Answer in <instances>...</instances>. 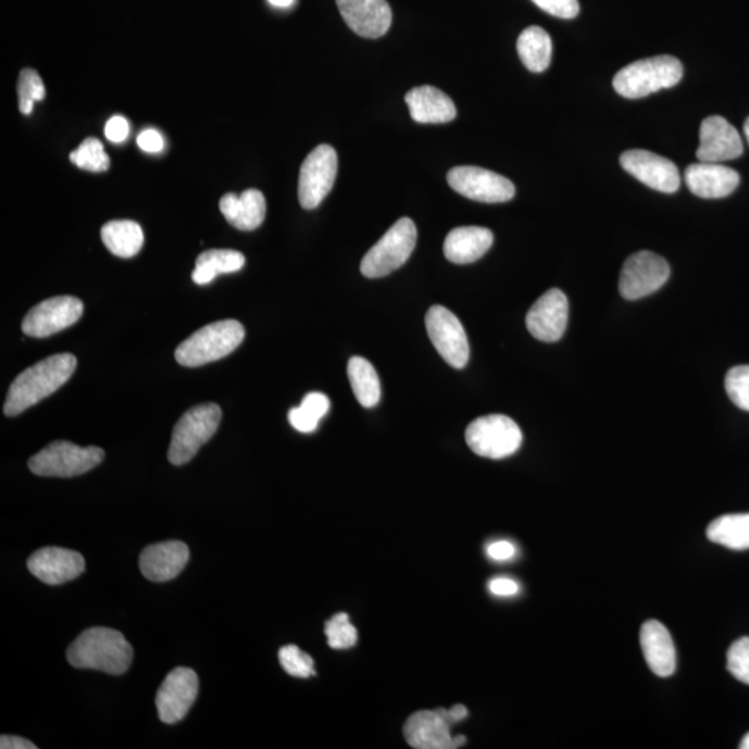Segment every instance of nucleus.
Returning <instances> with one entry per match:
<instances>
[{
  "label": "nucleus",
  "instance_id": "nucleus-15",
  "mask_svg": "<svg viewBox=\"0 0 749 749\" xmlns=\"http://www.w3.org/2000/svg\"><path fill=\"white\" fill-rule=\"evenodd\" d=\"M621 165L633 177L653 190L675 194L682 178L676 164L648 150H627L621 155Z\"/></svg>",
  "mask_w": 749,
  "mask_h": 749
},
{
  "label": "nucleus",
  "instance_id": "nucleus-33",
  "mask_svg": "<svg viewBox=\"0 0 749 749\" xmlns=\"http://www.w3.org/2000/svg\"><path fill=\"white\" fill-rule=\"evenodd\" d=\"M70 160L78 168L102 173L110 167V158L104 152V146L97 138H87L78 149L70 153Z\"/></svg>",
  "mask_w": 749,
  "mask_h": 749
},
{
  "label": "nucleus",
  "instance_id": "nucleus-23",
  "mask_svg": "<svg viewBox=\"0 0 749 749\" xmlns=\"http://www.w3.org/2000/svg\"><path fill=\"white\" fill-rule=\"evenodd\" d=\"M641 650L651 671L660 677L676 671V648L671 633L658 621H648L640 633Z\"/></svg>",
  "mask_w": 749,
  "mask_h": 749
},
{
  "label": "nucleus",
  "instance_id": "nucleus-7",
  "mask_svg": "<svg viewBox=\"0 0 749 749\" xmlns=\"http://www.w3.org/2000/svg\"><path fill=\"white\" fill-rule=\"evenodd\" d=\"M104 459L99 447H79L72 441H53L28 461L33 474L47 477H74L87 474Z\"/></svg>",
  "mask_w": 749,
  "mask_h": 749
},
{
  "label": "nucleus",
  "instance_id": "nucleus-9",
  "mask_svg": "<svg viewBox=\"0 0 749 749\" xmlns=\"http://www.w3.org/2000/svg\"><path fill=\"white\" fill-rule=\"evenodd\" d=\"M338 175V154L329 145H321L307 155L300 168L299 202L305 210L319 208L329 195Z\"/></svg>",
  "mask_w": 749,
  "mask_h": 749
},
{
  "label": "nucleus",
  "instance_id": "nucleus-32",
  "mask_svg": "<svg viewBox=\"0 0 749 749\" xmlns=\"http://www.w3.org/2000/svg\"><path fill=\"white\" fill-rule=\"evenodd\" d=\"M330 401L328 396L313 391L304 397L303 401L296 409L289 411L290 425L301 434H313L319 427L320 421L328 414Z\"/></svg>",
  "mask_w": 749,
  "mask_h": 749
},
{
  "label": "nucleus",
  "instance_id": "nucleus-14",
  "mask_svg": "<svg viewBox=\"0 0 749 749\" xmlns=\"http://www.w3.org/2000/svg\"><path fill=\"white\" fill-rule=\"evenodd\" d=\"M199 691V678L189 667H177L170 673L155 696L160 721L174 725L183 721L192 708Z\"/></svg>",
  "mask_w": 749,
  "mask_h": 749
},
{
  "label": "nucleus",
  "instance_id": "nucleus-34",
  "mask_svg": "<svg viewBox=\"0 0 749 749\" xmlns=\"http://www.w3.org/2000/svg\"><path fill=\"white\" fill-rule=\"evenodd\" d=\"M47 89L42 78L33 68H24L18 78L20 112L25 115L32 114L34 103L45 99Z\"/></svg>",
  "mask_w": 749,
  "mask_h": 749
},
{
  "label": "nucleus",
  "instance_id": "nucleus-24",
  "mask_svg": "<svg viewBox=\"0 0 749 749\" xmlns=\"http://www.w3.org/2000/svg\"><path fill=\"white\" fill-rule=\"evenodd\" d=\"M405 103L414 122L420 124H445L455 118L454 102L445 92L429 85L411 89Z\"/></svg>",
  "mask_w": 749,
  "mask_h": 749
},
{
  "label": "nucleus",
  "instance_id": "nucleus-39",
  "mask_svg": "<svg viewBox=\"0 0 749 749\" xmlns=\"http://www.w3.org/2000/svg\"><path fill=\"white\" fill-rule=\"evenodd\" d=\"M532 2L558 18H575L581 12L579 0H532Z\"/></svg>",
  "mask_w": 749,
  "mask_h": 749
},
{
  "label": "nucleus",
  "instance_id": "nucleus-29",
  "mask_svg": "<svg viewBox=\"0 0 749 749\" xmlns=\"http://www.w3.org/2000/svg\"><path fill=\"white\" fill-rule=\"evenodd\" d=\"M102 240L114 255L130 259L137 255L143 246V230L134 221H110L103 225Z\"/></svg>",
  "mask_w": 749,
  "mask_h": 749
},
{
  "label": "nucleus",
  "instance_id": "nucleus-5",
  "mask_svg": "<svg viewBox=\"0 0 749 749\" xmlns=\"http://www.w3.org/2000/svg\"><path fill=\"white\" fill-rule=\"evenodd\" d=\"M223 412L217 404L192 407L177 422L171 437L168 460L171 464L184 465L194 459L200 447L217 432Z\"/></svg>",
  "mask_w": 749,
  "mask_h": 749
},
{
  "label": "nucleus",
  "instance_id": "nucleus-46",
  "mask_svg": "<svg viewBox=\"0 0 749 749\" xmlns=\"http://www.w3.org/2000/svg\"><path fill=\"white\" fill-rule=\"evenodd\" d=\"M275 8H289L295 3V0H269Z\"/></svg>",
  "mask_w": 749,
  "mask_h": 749
},
{
  "label": "nucleus",
  "instance_id": "nucleus-20",
  "mask_svg": "<svg viewBox=\"0 0 749 749\" xmlns=\"http://www.w3.org/2000/svg\"><path fill=\"white\" fill-rule=\"evenodd\" d=\"M345 22L357 35L376 39L391 25V9L386 0H336Z\"/></svg>",
  "mask_w": 749,
  "mask_h": 749
},
{
  "label": "nucleus",
  "instance_id": "nucleus-44",
  "mask_svg": "<svg viewBox=\"0 0 749 749\" xmlns=\"http://www.w3.org/2000/svg\"><path fill=\"white\" fill-rule=\"evenodd\" d=\"M0 748L2 749H37L38 747L35 746L32 741L25 740L23 737H17V736H7V734H3L2 737H0Z\"/></svg>",
  "mask_w": 749,
  "mask_h": 749
},
{
  "label": "nucleus",
  "instance_id": "nucleus-2",
  "mask_svg": "<svg viewBox=\"0 0 749 749\" xmlns=\"http://www.w3.org/2000/svg\"><path fill=\"white\" fill-rule=\"evenodd\" d=\"M67 660L74 667L93 669L120 676L124 675L133 663L134 650L118 631L92 627L75 638L68 647Z\"/></svg>",
  "mask_w": 749,
  "mask_h": 749
},
{
  "label": "nucleus",
  "instance_id": "nucleus-38",
  "mask_svg": "<svg viewBox=\"0 0 749 749\" xmlns=\"http://www.w3.org/2000/svg\"><path fill=\"white\" fill-rule=\"evenodd\" d=\"M727 669L737 681L749 686V637L740 638L728 648Z\"/></svg>",
  "mask_w": 749,
  "mask_h": 749
},
{
  "label": "nucleus",
  "instance_id": "nucleus-31",
  "mask_svg": "<svg viewBox=\"0 0 749 749\" xmlns=\"http://www.w3.org/2000/svg\"><path fill=\"white\" fill-rule=\"evenodd\" d=\"M708 539L731 548V550H748L749 548V514H732L717 517L707 530Z\"/></svg>",
  "mask_w": 749,
  "mask_h": 749
},
{
  "label": "nucleus",
  "instance_id": "nucleus-42",
  "mask_svg": "<svg viewBox=\"0 0 749 749\" xmlns=\"http://www.w3.org/2000/svg\"><path fill=\"white\" fill-rule=\"evenodd\" d=\"M138 146L146 153H160L164 149L162 134L155 129H145L139 134Z\"/></svg>",
  "mask_w": 749,
  "mask_h": 749
},
{
  "label": "nucleus",
  "instance_id": "nucleus-26",
  "mask_svg": "<svg viewBox=\"0 0 749 749\" xmlns=\"http://www.w3.org/2000/svg\"><path fill=\"white\" fill-rule=\"evenodd\" d=\"M220 210L228 223L240 230L258 229L265 219V198L258 189L242 195L226 194L220 200Z\"/></svg>",
  "mask_w": 749,
  "mask_h": 749
},
{
  "label": "nucleus",
  "instance_id": "nucleus-35",
  "mask_svg": "<svg viewBox=\"0 0 749 749\" xmlns=\"http://www.w3.org/2000/svg\"><path fill=\"white\" fill-rule=\"evenodd\" d=\"M325 635L328 638V645L334 650H346V648L353 647L357 642V628L351 625L349 615L347 613H338L330 617L325 625Z\"/></svg>",
  "mask_w": 749,
  "mask_h": 749
},
{
  "label": "nucleus",
  "instance_id": "nucleus-37",
  "mask_svg": "<svg viewBox=\"0 0 749 749\" xmlns=\"http://www.w3.org/2000/svg\"><path fill=\"white\" fill-rule=\"evenodd\" d=\"M725 386L728 399L738 409L749 412V365L734 366L728 371Z\"/></svg>",
  "mask_w": 749,
  "mask_h": 749
},
{
  "label": "nucleus",
  "instance_id": "nucleus-40",
  "mask_svg": "<svg viewBox=\"0 0 749 749\" xmlns=\"http://www.w3.org/2000/svg\"><path fill=\"white\" fill-rule=\"evenodd\" d=\"M105 138L113 143H122L129 135V123L123 115H114L104 127Z\"/></svg>",
  "mask_w": 749,
  "mask_h": 749
},
{
  "label": "nucleus",
  "instance_id": "nucleus-12",
  "mask_svg": "<svg viewBox=\"0 0 749 749\" xmlns=\"http://www.w3.org/2000/svg\"><path fill=\"white\" fill-rule=\"evenodd\" d=\"M447 183L457 194L480 203H505L515 196V186L510 179L492 171L470 165L450 170Z\"/></svg>",
  "mask_w": 749,
  "mask_h": 749
},
{
  "label": "nucleus",
  "instance_id": "nucleus-41",
  "mask_svg": "<svg viewBox=\"0 0 749 749\" xmlns=\"http://www.w3.org/2000/svg\"><path fill=\"white\" fill-rule=\"evenodd\" d=\"M486 554L496 562L511 561L516 555V547L511 541L500 540L490 542L486 548Z\"/></svg>",
  "mask_w": 749,
  "mask_h": 749
},
{
  "label": "nucleus",
  "instance_id": "nucleus-10",
  "mask_svg": "<svg viewBox=\"0 0 749 749\" xmlns=\"http://www.w3.org/2000/svg\"><path fill=\"white\" fill-rule=\"evenodd\" d=\"M425 324L427 336L441 359L452 369H464L471 350L464 326L457 315L444 305H434L427 311Z\"/></svg>",
  "mask_w": 749,
  "mask_h": 749
},
{
  "label": "nucleus",
  "instance_id": "nucleus-3",
  "mask_svg": "<svg viewBox=\"0 0 749 749\" xmlns=\"http://www.w3.org/2000/svg\"><path fill=\"white\" fill-rule=\"evenodd\" d=\"M683 64L673 57H656L626 65L613 78V88L626 99H641L682 82Z\"/></svg>",
  "mask_w": 749,
  "mask_h": 749
},
{
  "label": "nucleus",
  "instance_id": "nucleus-47",
  "mask_svg": "<svg viewBox=\"0 0 749 749\" xmlns=\"http://www.w3.org/2000/svg\"><path fill=\"white\" fill-rule=\"evenodd\" d=\"M741 749H749V733L747 734L746 737L742 738V741L740 744Z\"/></svg>",
  "mask_w": 749,
  "mask_h": 749
},
{
  "label": "nucleus",
  "instance_id": "nucleus-17",
  "mask_svg": "<svg viewBox=\"0 0 749 749\" xmlns=\"http://www.w3.org/2000/svg\"><path fill=\"white\" fill-rule=\"evenodd\" d=\"M405 741L415 749H455L464 746V736H451V723L440 709L420 711L407 719Z\"/></svg>",
  "mask_w": 749,
  "mask_h": 749
},
{
  "label": "nucleus",
  "instance_id": "nucleus-16",
  "mask_svg": "<svg viewBox=\"0 0 749 749\" xmlns=\"http://www.w3.org/2000/svg\"><path fill=\"white\" fill-rule=\"evenodd\" d=\"M570 315V303L564 291L550 289L540 296L526 315L527 330L533 338L554 344L564 336Z\"/></svg>",
  "mask_w": 749,
  "mask_h": 749
},
{
  "label": "nucleus",
  "instance_id": "nucleus-25",
  "mask_svg": "<svg viewBox=\"0 0 749 749\" xmlns=\"http://www.w3.org/2000/svg\"><path fill=\"white\" fill-rule=\"evenodd\" d=\"M495 242L490 229L482 226H460L445 240L446 259L454 264H472L484 258Z\"/></svg>",
  "mask_w": 749,
  "mask_h": 749
},
{
  "label": "nucleus",
  "instance_id": "nucleus-30",
  "mask_svg": "<svg viewBox=\"0 0 749 749\" xmlns=\"http://www.w3.org/2000/svg\"><path fill=\"white\" fill-rule=\"evenodd\" d=\"M347 375H349L351 389H353L361 405L365 409H372L379 403L380 380L378 372L369 360L359 355L351 357L349 364H347Z\"/></svg>",
  "mask_w": 749,
  "mask_h": 749
},
{
  "label": "nucleus",
  "instance_id": "nucleus-18",
  "mask_svg": "<svg viewBox=\"0 0 749 749\" xmlns=\"http://www.w3.org/2000/svg\"><path fill=\"white\" fill-rule=\"evenodd\" d=\"M744 153L742 139L738 130L721 115L703 120L700 129V146L697 159L702 163H723L740 158Z\"/></svg>",
  "mask_w": 749,
  "mask_h": 749
},
{
  "label": "nucleus",
  "instance_id": "nucleus-22",
  "mask_svg": "<svg viewBox=\"0 0 749 749\" xmlns=\"http://www.w3.org/2000/svg\"><path fill=\"white\" fill-rule=\"evenodd\" d=\"M685 179L691 194L702 199L726 198L740 184L737 171L721 163L691 164L686 170Z\"/></svg>",
  "mask_w": 749,
  "mask_h": 749
},
{
  "label": "nucleus",
  "instance_id": "nucleus-21",
  "mask_svg": "<svg viewBox=\"0 0 749 749\" xmlns=\"http://www.w3.org/2000/svg\"><path fill=\"white\" fill-rule=\"evenodd\" d=\"M189 561V548L183 541H164L146 547L139 558L146 579L163 583L175 579Z\"/></svg>",
  "mask_w": 749,
  "mask_h": 749
},
{
  "label": "nucleus",
  "instance_id": "nucleus-27",
  "mask_svg": "<svg viewBox=\"0 0 749 749\" xmlns=\"http://www.w3.org/2000/svg\"><path fill=\"white\" fill-rule=\"evenodd\" d=\"M517 54L532 73L546 72L551 64L552 41L550 35L537 25L524 29L516 42Z\"/></svg>",
  "mask_w": 749,
  "mask_h": 749
},
{
  "label": "nucleus",
  "instance_id": "nucleus-36",
  "mask_svg": "<svg viewBox=\"0 0 749 749\" xmlns=\"http://www.w3.org/2000/svg\"><path fill=\"white\" fill-rule=\"evenodd\" d=\"M279 662L290 676L307 678L315 675L313 658L294 645L280 648Z\"/></svg>",
  "mask_w": 749,
  "mask_h": 749
},
{
  "label": "nucleus",
  "instance_id": "nucleus-48",
  "mask_svg": "<svg viewBox=\"0 0 749 749\" xmlns=\"http://www.w3.org/2000/svg\"><path fill=\"white\" fill-rule=\"evenodd\" d=\"M744 134H746L748 145H749V117L747 118L746 124H744Z\"/></svg>",
  "mask_w": 749,
  "mask_h": 749
},
{
  "label": "nucleus",
  "instance_id": "nucleus-28",
  "mask_svg": "<svg viewBox=\"0 0 749 749\" xmlns=\"http://www.w3.org/2000/svg\"><path fill=\"white\" fill-rule=\"evenodd\" d=\"M245 255L236 250H208L196 260L195 284L209 285L220 274H233L244 269Z\"/></svg>",
  "mask_w": 749,
  "mask_h": 749
},
{
  "label": "nucleus",
  "instance_id": "nucleus-45",
  "mask_svg": "<svg viewBox=\"0 0 749 749\" xmlns=\"http://www.w3.org/2000/svg\"><path fill=\"white\" fill-rule=\"evenodd\" d=\"M440 711L444 713L447 721L451 723V725L452 723L464 721V719L467 716V709L464 706H455L451 709L440 708Z\"/></svg>",
  "mask_w": 749,
  "mask_h": 749
},
{
  "label": "nucleus",
  "instance_id": "nucleus-11",
  "mask_svg": "<svg viewBox=\"0 0 749 749\" xmlns=\"http://www.w3.org/2000/svg\"><path fill=\"white\" fill-rule=\"evenodd\" d=\"M671 276V266L652 251H637L623 264L620 291L626 300H640L660 290Z\"/></svg>",
  "mask_w": 749,
  "mask_h": 749
},
{
  "label": "nucleus",
  "instance_id": "nucleus-43",
  "mask_svg": "<svg viewBox=\"0 0 749 749\" xmlns=\"http://www.w3.org/2000/svg\"><path fill=\"white\" fill-rule=\"evenodd\" d=\"M489 590L497 597H512L520 592V585L510 577H495L489 582Z\"/></svg>",
  "mask_w": 749,
  "mask_h": 749
},
{
  "label": "nucleus",
  "instance_id": "nucleus-19",
  "mask_svg": "<svg viewBox=\"0 0 749 749\" xmlns=\"http://www.w3.org/2000/svg\"><path fill=\"white\" fill-rule=\"evenodd\" d=\"M28 571L50 586L77 579L85 571V560L77 551L60 547H45L35 551L27 562Z\"/></svg>",
  "mask_w": 749,
  "mask_h": 749
},
{
  "label": "nucleus",
  "instance_id": "nucleus-4",
  "mask_svg": "<svg viewBox=\"0 0 749 749\" xmlns=\"http://www.w3.org/2000/svg\"><path fill=\"white\" fill-rule=\"evenodd\" d=\"M245 339L244 325L236 320H224L196 330L175 350L178 364L195 369L224 359L238 349Z\"/></svg>",
  "mask_w": 749,
  "mask_h": 749
},
{
  "label": "nucleus",
  "instance_id": "nucleus-6",
  "mask_svg": "<svg viewBox=\"0 0 749 749\" xmlns=\"http://www.w3.org/2000/svg\"><path fill=\"white\" fill-rule=\"evenodd\" d=\"M416 226L410 219H401L382 236L378 244L364 255L360 270L366 278H384L407 263L416 246Z\"/></svg>",
  "mask_w": 749,
  "mask_h": 749
},
{
  "label": "nucleus",
  "instance_id": "nucleus-13",
  "mask_svg": "<svg viewBox=\"0 0 749 749\" xmlns=\"http://www.w3.org/2000/svg\"><path fill=\"white\" fill-rule=\"evenodd\" d=\"M84 314V303L74 296H57L35 305L25 315L22 329L29 338H49L78 323Z\"/></svg>",
  "mask_w": 749,
  "mask_h": 749
},
{
  "label": "nucleus",
  "instance_id": "nucleus-8",
  "mask_svg": "<svg viewBox=\"0 0 749 749\" xmlns=\"http://www.w3.org/2000/svg\"><path fill=\"white\" fill-rule=\"evenodd\" d=\"M521 427L510 416H480L466 427L465 440L476 455L502 460L515 454L522 445Z\"/></svg>",
  "mask_w": 749,
  "mask_h": 749
},
{
  "label": "nucleus",
  "instance_id": "nucleus-1",
  "mask_svg": "<svg viewBox=\"0 0 749 749\" xmlns=\"http://www.w3.org/2000/svg\"><path fill=\"white\" fill-rule=\"evenodd\" d=\"M75 369L77 359L70 353L50 355L29 366L10 386L3 407L4 415H20L47 399L72 378Z\"/></svg>",
  "mask_w": 749,
  "mask_h": 749
}]
</instances>
